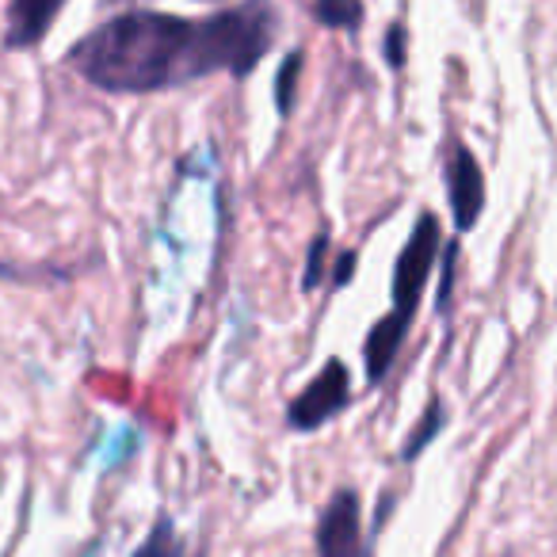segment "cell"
<instances>
[{"label":"cell","instance_id":"obj_1","mask_svg":"<svg viewBox=\"0 0 557 557\" xmlns=\"http://www.w3.org/2000/svg\"><path fill=\"white\" fill-rule=\"evenodd\" d=\"M275 35L278 12L268 4H237L207 20L131 9L73 42L65 62L103 92H164L210 73L248 77Z\"/></svg>","mask_w":557,"mask_h":557},{"label":"cell","instance_id":"obj_2","mask_svg":"<svg viewBox=\"0 0 557 557\" xmlns=\"http://www.w3.org/2000/svg\"><path fill=\"white\" fill-rule=\"evenodd\" d=\"M440 256V222H435L432 210L417 218V230L409 233L401 256H397L394 268V313L405 321L417 318L420 295L428 287V275H432V263Z\"/></svg>","mask_w":557,"mask_h":557},{"label":"cell","instance_id":"obj_3","mask_svg":"<svg viewBox=\"0 0 557 557\" xmlns=\"http://www.w3.org/2000/svg\"><path fill=\"white\" fill-rule=\"evenodd\" d=\"M351 401V379H348V367L341 359H329L325 371L302 389V394L290 401L287 409V420L290 428L298 432H313V428L329 424L336 412H344Z\"/></svg>","mask_w":557,"mask_h":557},{"label":"cell","instance_id":"obj_4","mask_svg":"<svg viewBox=\"0 0 557 557\" xmlns=\"http://www.w3.org/2000/svg\"><path fill=\"white\" fill-rule=\"evenodd\" d=\"M318 557H363V516L356 488H336L321 511Z\"/></svg>","mask_w":557,"mask_h":557},{"label":"cell","instance_id":"obj_5","mask_svg":"<svg viewBox=\"0 0 557 557\" xmlns=\"http://www.w3.org/2000/svg\"><path fill=\"white\" fill-rule=\"evenodd\" d=\"M447 195L450 210H455L458 230H473L485 210V176H481L478 157L466 146H455V153L447 157Z\"/></svg>","mask_w":557,"mask_h":557},{"label":"cell","instance_id":"obj_6","mask_svg":"<svg viewBox=\"0 0 557 557\" xmlns=\"http://www.w3.org/2000/svg\"><path fill=\"white\" fill-rule=\"evenodd\" d=\"M409 325H412V321L397 318V313H386V318H382L379 325L371 329V336H367V348H363V356H367V382H371V386H379V382L389 374V367H394V359H397V351H401L405 336H409Z\"/></svg>","mask_w":557,"mask_h":557},{"label":"cell","instance_id":"obj_7","mask_svg":"<svg viewBox=\"0 0 557 557\" xmlns=\"http://www.w3.org/2000/svg\"><path fill=\"white\" fill-rule=\"evenodd\" d=\"M62 12V4L47 0V4H35V0H20L9 9V35H4V47H35V42L47 35V27L54 24V16Z\"/></svg>","mask_w":557,"mask_h":557},{"label":"cell","instance_id":"obj_8","mask_svg":"<svg viewBox=\"0 0 557 557\" xmlns=\"http://www.w3.org/2000/svg\"><path fill=\"white\" fill-rule=\"evenodd\" d=\"M443 424H447V405H443L440 397H432V401H428V409H424V417H420V424H417V435H412V440L401 447L405 462H412V458H417L420 450H424L428 443L443 432Z\"/></svg>","mask_w":557,"mask_h":557},{"label":"cell","instance_id":"obj_9","mask_svg":"<svg viewBox=\"0 0 557 557\" xmlns=\"http://www.w3.org/2000/svg\"><path fill=\"white\" fill-rule=\"evenodd\" d=\"M134 557H184V546H180L172 519H161V523L153 527V534L141 542V549Z\"/></svg>","mask_w":557,"mask_h":557},{"label":"cell","instance_id":"obj_10","mask_svg":"<svg viewBox=\"0 0 557 557\" xmlns=\"http://www.w3.org/2000/svg\"><path fill=\"white\" fill-rule=\"evenodd\" d=\"M313 16L329 27H348V32H356L363 24V9L348 4V0H321V4H313Z\"/></svg>","mask_w":557,"mask_h":557},{"label":"cell","instance_id":"obj_11","mask_svg":"<svg viewBox=\"0 0 557 557\" xmlns=\"http://www.w3.org/2000/svg\"><path fill=\"white\" fill-rule=\"evenodd\" d=\"M298 73H302V54H290L287 58V65L278 70V77H275V108H278V115H290V108H295V88H298Z\"/></svg>","mask_w":557,"mask_h":557},{"label":"cell","instance_id":"obj_12","mask_svg":"<svg viewBox=\"0 0 557 557\" xmlns=\"http://www.w3.org/2000/svg\"><path fill=\"white\" fill-rule=\"evenodd\" d=\"M325 252H329V233H321L318 240H313L310 248V260H306V278H302V287L313 290L325 278Z\"/></svg>","mask_w":557,"mask_h":557},{"label":"cell","instance_id":"obj_13","mask_svg":"<svg viewBox=\"0 0 557 557\" xmlns=\"http://www.w3.org/2000/svg\"><path fill=\"white\" fill-rule=\"evenodd\" d=\"M401 42H405V32L394 24V27H389V35H386V62L394 65V70H401V62H405V58H401Z\"/></svg>","mask_w":557,"mask_h":557},{"label":"cell","instance_id":"obj_14","mask_svg":"<svg viewBox=\"0 0 557 557\" xmlns=\"http://www.w3.org/2000/svg\"><path fill=\"white\" fill-rule=\"evenodd\" d=\"M351 268H356V252H348V256H341V268H336V287H344L351 278Z\"/></svg>","mask_w":557,"mask_h":557},{"label":"cell","instance_id":"obj_15","mask_svg":"<svg viewBox=\"0 0 557 557\" xmlns=\"http://www.w3.org/2000/svg\"><path fill=\"white\" fill-rule=\"evenodd\" d=\"M0 275H12V271H9V268H4V263H0Z\"/></svg>","mask_w":557,"mask_h":557}]
</instances>
